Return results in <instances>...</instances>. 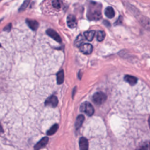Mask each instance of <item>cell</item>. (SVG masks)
Instances as JSON below:
<instances>
[{
    "instance_id": "obj_1",
    "label": "cell",
    "mask_w": 150,
    "mask_h": 150,
    "mask_svg": "<svg viewBox=\"0 0 150 150\" xmlns=\"http://www.w3.org/2000/svg\"><path fill=\"white\" fill-rule=\"evenodd\" d=\"M87 18L90 20L97 21L100 19L101 18V7L96 3L91 5L88 8Z\"/></svg>"
},
{
    "instance_id": "obj_4",
    "label": "cell",
    "mask_w": 150,
    "mask_h": 150,
    "mask_svg": "<svg viewBox=\"0 0 150 150\" xmlns=\"http://www.w3.org/2000/svg\"><path fill=\"white\" fill-rule=\"evenodd\" d=\"M80 51L85 54H88L93 51V46L90 43H83L80 46Z\"/></svg>"
},
{
    "instance_id": "obj_18",
    "label": "cell",
    "mask_w": 150,
    "mask_h": 150,
    "mask_svg": "<svg viewBox=\"0 0 150 150\" xmlns=\"http://www.w3.org/2000/svg\"><path fill=\"white\" fill-rule=\"evenodd\" d=\"M105 36V32L103 30H99L97 34V39L99 42H101L102 40H104Z\"/></svg>"
},
{
    "instance_id": "obj_19",
    "label": "cell",
    "mask_w": 150,
    "mask_h": 150,
    "mask_svg": "<svg viewBox=\"0 0 150 150\" xmlns=\"http://www.w3.org/2000/svg\"><path fill=\"white\" fill-rule=\"evenodd\" d=\"M62 0H53L52 5L56 9H60L62 6Z\"/></svg>"
},
{
    "instance_id": "obj_23",
    "label": "cell",
    "mask_w": 150,
    "mask_h": 150,
    "mask_svg": "<svg viewBox=\"0 0 150 150\" xmlns=\"http://www.w3.org/2000/svg\"><path fill=\"white\" fill-rule=\"evenodd\" d=\"M104 24L106 26H110V23L109 22H108L107 21H104Z\"/></svg>"
},
{
    "instance_id": "obj_12",
    "label": "cell",
    "mask_w": 150,
    "mask_h": 150,
    "mask_svg": "<svg viewBox=\"0 0 150 150\" xmlns=\"http://www.w3.org/2000/svg\"><path fill=\"white\" fill-rule=\"evenodd\" d=\"M124 80L131 86H134L137 82V79L135 77L129 75H126L124 77Z\"/></svg>"
},
{
    "instance_id": "obj_3",
    "label": "cell",
    "mask_w": 150,
    "mask_h": 150,
    "mask_svg": "<svg viewBox=\"0 0 150 150\" xmlns=\"http://www.w3.org/2000/svg\"><path fill=\"white\" fill-rule=\"evenodd\" d=\"M107 100V96L102 92H97L93 96V101L95 104L100 105Z\"/></svg>"
},
{
    "instance_id": "obj_21",
    "label": "cell",
    "mask_w": 150,
    "mask_h": 150,
    "mask_svg": "<svg viewBox=\"0 0 150 150\" xmlns=\"http://www.w3.org/2000/svg\"><path fill=\"white\" fill-rule=\"evenodd\" d=\"M11 27H12V25L11 23H9L8 25H6L4 29V31H6V32H9L11 29Z\"/></svg>"
},
{
    "instance_id": "obj_8",
    "label": "cell",
    "mask_w": 150,
    "mask_h": 150,
    "mask_svg": "<svg viewBox=\"0 0 150 150\" xmlns=\"http://www.w3.org/2000/svg\"><path fill=\"white\" fill-rule=\"evenodd\" d=\"M48 140H49V138H48L47 137H43L42 139H41L35 145L34 149H40L43 148V147L45 146V145L47 144Z\"/></svg>"
},
{
    "instance_id": "obj_22",
    "label": "cell",
    "mask_w": 150,
    "mask_h": 150,
    "mask_svg": "<svg viewBox=\"0 0 150 150\" xmlns=\"http://www.w3.org/2000/svg\"><path fill=\"white\" fill-rule=\"evenodd\" d=\"M120 22L121 23H122V17H121V16H120V17H119V18H118V21H117V22L115 23V25H116L117 24V25H118Z\"/></svg>"
},
{
    "instance_id": "obj_26",
    "label": "cell",
    "mask_w": 150,
    "mask_h": 150,
    "mask_svg": "<svg viewBox=\"0 0 150 150\" xmlns=\"http://www.w3.org/2000/svg\"><path fill=\"white\" fill-rule=\"evenodd\" d=\"M0 47H1V45H0Z\"/></svg>"
},
{
    "instance_id": "obj_11",
    "label": "cell",
    "mask_w": 150,
    "mask_h": 150,
    "mask_svg": "<svg viewBox=\"0 0 150 150\" xmlns=\"http://www.w3.org/2000/svg\"><path fill=\"white\" fill-rule=\"evenodd\" d=\"M84 121V117L83 115L80 114L77 116L76 120V122H75V127L76 129H78L81 127Z\"/></svg>"
},
{
    "instance_id": "obj_13",
    "label": "cell",
    "mask_w": 150,
    "mask_h": 150,
    "mask_svg": "<svg viewBox=\"0 0 150 150\" xmlns=\"http://www.w3.org/2000/svg\"><path fill=\"white\" fill-rule=\"evenodd\" d=\"M104 13L105 15V16L108 18H112L114 16H115V12L114 9L111 7V6H108L105 9L104 11Z\"/></svg>"
},
{
    "instance_id": "obj_20",
    "label": "cell",
    "mask_w": 150,
    "mask_h": 150,
    "mask_svg": "<svg viewBox=\"0 0 150 150\" xmlns=\"http://www.w3.org/2000/svg\"><path fill=\"white\" fill-rule=\"evenodd\" d=\"M30 2V0H25L24 2H23V4L20 6V8L19 9V12L23 11L28 7V6Z\"/></svg>"
},
{
    "instance_id": "obj_24",
    "label": "cell",
    "mask_w": 150,
    "mask_h": 150,
    "mask_svg": "<svg viewBox=\"0 0 150 150\" xmlns=\"http://www.w3.org/2000/svg\"><path fill=\"white\" fill-rule=\"evenodd\" d=\"M4 132V130H3V128H2V126H1V125L0 124V134L1 133H2Z\"/></svg>"
},
{
    "instance_id": "obj_7",
    "label": "cell",
    "mask_w": 150,
    "mask_h": 150,
    "mask_svg": "<svg viewBox=\"0 0 150 150\" xmlns=\"http://www.w3.org/2000/svg\"><path fill=\"white\" fill-rule=\"evenodd\" d=\"M67 24L70 28H74L77 26L76 18L73 15H69L67 17Z\"/></svg>"
},
{
    "instance_id": "obj_6",
    "label": "cell",
    "mask_w": 150,
    "mask_h": 150,
    "mask_svg": "<svg viewBox=\"0 0 150 150\" xmlns=\"http://www.w3.org/2000/svg\"><path fill=\"white\" fill-rule=\"evenodd\" d=\"M46 33L50 36L52 38H53L54 40L57 42L58 43H61L62 42V39L59 35L53 29H48L46 30Z\"/></svg>"
},
{
    "instance_id": "obj_2",
    "label": "cell",
    "mask_w": 150,
    "mask_h": 150,
    "mask_svg": "<svg viewBox=\"0 0 150 150\" xmlns=\"http://www.w3.org/2000/svg\"><path fill=\"white\" fill-rule=\"evenodd\" d=\"M80 111L85 112L87 115L91 116L94 112V109L91 103L87 101L83 103L80 105Z\"/></svg>"
},
{
    "instance_id": "obj_10",
    "label": "cell",
    "mask_w": 150,
    "mask_h": 150,
    "mask_svg": "<svg viewBox=\"0 0 150 150\" xmlns=\"http://www.w3.org/2000/svg\"><path fill=\"white\" fill-rule=\"evenodd\" d=\"M79 147L81 150H87L88 148V142L84 137H81L79 139Z\"/></svg>"
},
{
    "instance_id": "obj_16",
    "label": "cell",
    "mask_w": 150,
    "mask_h": 150,
    "mask_svg": "<svg viewBox=\"0 0 150 150\" xmlns=\"http://www.w3.org/2000/svg\"><path fill=\"white\" fill-rule=\"evenodd\" d=\"M58 128H59V125L57 124H54L46 132V134L47 135H52L53 134H54L56 131L58 129Z\"/></svg>"
},
{
    "instance_id": "obj_5",
    "label": "cell",
    "mask_w": 150,
    "mask_h": 150,
    "mask_svg": "<svg viewBox=\"0 0 150 150\" xmlns=\"http://www.w3.org/2000/svg\"><path fill=\"white\" fill-rule=\"evenodd\" d=\"M58 103V100L57 98V97L54 96L52 95L51 96H50L49 97H48L46 101H45V105H49V106H52L53 107H55L57 106Z\"/></svg>"
},
{
    "instance_id": "obj_14",
    "label": "cell",
    "mask_w": 150,
    "mask_h": 150,
    "mask_svg": "<svg viewBox=\"0 0 150 150\" xmlns=\"http://www.w3.org/2000/svg\"><path fill=\"white\" fill-rule=\"evenodd\" d=\"M95 35V31L94 30H88L86 31L84 33V35L87 40L88 41H91L94 36Z\"/></svg>"
},
{
    "instance_id": "obj_15",
    "label": "cell",
    "mask_w": 150,
    "mask_h": 150,
    "mask_svg": "<svg viewBox=\"0 0 150 150\" xmlns=\"http://www.w3.org/2000/svg\"><path fill=\"white\" fill-rule=\"evenodd\" d=\"M57 83L58 84L63 83L64 81V71L63 70H60L57 73Z\"/></svg>"
},
{
    "instance_id": "obj_25",
    "label": "cell",
    "mask_w": 150,
    "mask_h": 150,
    "mask_svg": "<svg viewBox=\"0 0 150 150\" xmlns=\"http://www.w3.org/2000/svg\"><path fill=\"white\" fill-rule=\"evenodd\" d=\"M1 20H0V22H1Z\"/></svg>"
},
{
    "instance_id": "obj_9",
    "label": "cell",
    "mask_w": 150,
    "mask_h": 150,
    "mask_svg": "<svg viewBox=\"0 0 150 150\" xmlns=\"http://www.w3.org/2000/svg\"><path fill=\"white\" fill-rule=\"evenodd\" d=\"M26 22L28 26L33 30H36L38 28L39 23L35 20L27 19L26 20Z\"/></svg>"
},
{
    "instance_id": "obj_27",
    "label": "cell",
    "mask_w": 150,
    "mask_h": 150,
    "mask_svg": "<svg viewBox=\"0 0 150 150\" xmlns=\"http://www.w3.org/2000/svg\"><path fill=\"white\" fill-rule=\"evenodd\" d=\"M2 1V0H0V1Z\"/></svg>"
},
{
    "instance_id": "obj_17",
    "label": "cell",
    "mask_w": 150,
    "mask_h": 150,
    "mask_svg": "<svg viewBox=\"0 0 150 150\" xmlns=\"http://www.w3.org/2000/svg\"><path fill=\"white\" fill-rule=\"evenodd\" d=\"M84 42V38L81 35H79L76 39L74 41V45L77 47H80Z\"/></svg>"
}]
</instances>
